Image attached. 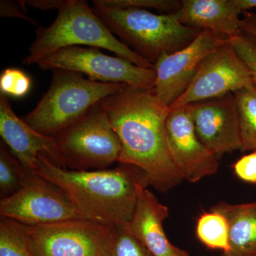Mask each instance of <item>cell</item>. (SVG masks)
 I'll use <instances>...</instances> for the list:
<instances>
[{"mask_svg": "<svg viewBox=\"0 0 256 256\" xmlns=\"http://www.w3.org/2000/svg\"><path fill=\"white\" fill-rule=\"evenodd\" d=\"M122 144L118 162L137 166L160 192L183 178L170 154L166 122L170 108L151 90L126 87L101 101Z\"/></svg>", "mask_w": 256, "mask_h": 256, "instance_id": "cell-1", "label": "cell"}, {"mask_svg": "<svg viewBox=\"0 0 256 256\" xmlns=\"http://www.w3.org/2000/svg\"><path fill=\"white\" fill-rule=\"evenodd\" d=\"M35 173L60 188L84 216L112 226L130 223L138 188L150 185L146 173L130 164L77 171L60 168L40 156Z\"/></svg>", "mask_w": 256, "mask_h": 256, "instance_id": "cell-2", "label": "cell"}, {"mask_svg": "<svg viewBox=\"0 0 256 256\" xmlns=\"http://www.w3.org/2000/svg\"><path fill=\"white\" fill-rule=\"evenodd\" d=\"M104 48L118 56L130 60L144 68L154 65L131 50L114 36L104 22L82 0H67L58 10L54 22L48 26H38L36 38L24 58L25 65L36 64L46 56L70 46Z\"/></svg>", "mask_w": 256, "mask_h": 256, "instance_id": "cell-3", "label": "cell"}, {"mask_svg": "<svg viewBox=\"0 0 256 256\" xmlns=\"http://www.w3.org/2000/svg\"><path fill=\"white\" fill-rule=\"evenodd\" d=\"M95 14L126 46L154 65L162 56L182 50L202 30L180 22L178 13L156 14L146 10L107 6L94 0Z\"/></svg>", "mask_w": 256, "mask_h": 256, "instance_id": "cell-4", "label": "cell"}, {"mask_svg": "<svg viewBox=\"0 0 256 256\" xmlns=\"http://www.w3.org/2000/svg\"><path fill=\"white\" fill-rule=\"evenodd\" d=\"M48 90L22 120L38 132L56 138L96 104L127 87L84 78L66 70L52 72Z\"/></svg>", "mask_w": 256, "mask_h": 256, "instance_id": "cell-5", "label": "cell"}, {"mask_svg": "<svg viewBox=\"0 0 256 256\" xmlns=\"http://www.w3.org/2000/svg\"><path fill=\"white\" fill-rule=\"evenodd\" d=\"M55 138L64 166L72 170L107 169L118 162L122 151L118 136L101 102Z\"/></svg>", "mask_w": 256, "mask_h": 256, "instance_id": "cell-6", "label": "cell"}, {"mask_svg": "<svg viewBox=\"0 0 256 256\" xmlns=\"http://www.w3.org/2000/svg\"><path fill=\"white\" fill-rule=\"evenodd\" d=\"M36 65L42 70H70L86 74L96 82L143 90H151L156 79L154 68L139 66L118 56H110L95 47L62 48L44 57Z\"/></svg>", "mask_w": 256, "mask_h": 256, "instance_id": "cell-7", "label": "cell"}, {"mask_svg": "<svg viewBox=\"0 0 256 256\" xmlns=\"http://www.w3.org/2000/svg\"><path fill=\"white\" fill-rule=\"evenodd\" d=\"M23 226L34 256L110 255L114 233L112 226L89 220Z\"/></svg>", "mask_w": 256, "mask_h": 256, "instance_id": "cell-8", "label": "cell"}, {"mask_svg": "<svg viewBox=\"0 0 256 256\" xmlns=\"http://www.w3.org/2000/svg\"><path fill=\"white\" fill-rule=\"evenodd\" d=\"M0 215L28 226L88 220L60 188L35 172L28 173L20 191L1 200Z\"/></svg>", "mask_w": 256, "mask_h": 256, "instance_id": "cell-9", "label": "cell"}, {"mask_svg": "<svg viewBox=\"0 0 256 256\" xmlns=\"http://www.w3.org/2000/svg\"><path fill=\"white\" fill-rule=\"evenodd\" d=\"M252 84L250 70L228 40L202 62L188 89L170 108L234 94Z\"/></svg>", "mask_w": 256, "mask_h": 256, "instance_id": "cell-10", "label": "cell"}, {"mask_svg": "<svg viewBox=\"0 0 256 256\" xmlns=\"http://www.w3.org/2000/svg\"><path fill=\"white\" fill-rule=\"evenodd\" d=\"M208 30H202L182 50L164 54L154 64L156 79L152 92L170 107L188 89L204 60L228 41Z\"/></svg>", "mask_w": 256, "mask_h": 256, "instance_id": "cell-11", "label": "cell"}, {"mask_svg": "<svg viewBox=\"0 0 256 256\" xmlns=\"http://www.w3.org/2000/svg\"><path fill=\"white\" fill-rule=\"evenodd\" d=\"M186 106L198 139L218 159L240 150V120L234 94Z\"/></svg>", "mask_w": 256, "mask_h": 256, "instance_id": "cell-12", "label": "cell"}, {"mask_svg": "<svg viewBox=\"0 0 256 256\" xmlns=\"http://www.w3.org/2000/svg\"><path fill=\"white\" fill-rule=\"evenodd\" d=\"M166 128L170 154L183 180L195 183L216 172L218 158L198 139L188 106L170 108Z\"/></svg>", "mask_w": 256, "mask_h": 256, "instance_id": "cell-13", "label": "cell"}, {"mask_svg": "<svg viewBox=\"0 0 256 256\" xmlns=\"http://www.w3.org/2000/svg\"><path fill=\"white\" fill-rule=\"evenodd\" d=\"M0 136L2 141L28 171L35 172L40 156L66 169L55 138L45 136L28 126L12 110L6 96L0 94Z\"/></svg>", "mask_w": 256, "mask_h": 256, "instance_id": "cell-14", "label": "cell"}, {"mask_svg": "<svg viewBox=\"0 0 256 256\" xmlns=\"http://www.w3.org/2000/svg\"><path fill=\"white\" fill-rule=\"evenodd\" d=\"M169 214L168 207L146 186L138 188L137 202L129 228L152 256H176L182 250L170 242L165 234L163 224Z\"/></svg>", "mask_w": 256, "mask_h": 256, "instance_id": "cell-15", "label": "cell"}, {"mask_svg": "<svg viewBox=\"0 0 256 256\" xmlns=\"http://www.w3.org/2000/svg\"><path fill=\"white\" fill-rule=\"evenodd\" d=\"M178 13L183 24L228 40L242 32L238 0H182Z\"/></svg>", "mask_w": 256, "mask_h": 256, "instance_id": "cell-16", "label": "cell"}, {"mask_svg": "<svg viewBox=\"0 0 256 256\" xmlns=\"http://www.w3.org/2000/svg\"><path fill=\"white\" fill-rule=\"evenodd\" d=\"M212 210L228 220L230 249L222 256H256V202L238 204L220 202Z\"/></svg>", "mask_w": 256, "mask_h": 256, "instance_id": "cell-17", "label": "cell"}, {"mask_svg": "<svg viewBox=\"0 0 256 256\" xmlns=\"http://www.w3.org/2000/svg\"><path fill=\"white\" fill-rule=\"evenodd\" d=\"M196 234L208 248L222 250V254L230 249L228 220L220 212L210 210L202 214L196 222Z\"/></svg>", "mask_w": 256, "mask_h": 256, "instance_id": "cell-18", "label": "cell"}, {"mask_svg": "<svg viewBox=\"0 0 256 256\" xmlns=\"http://www.w3.org/2000/svg\"><path fill=\"white\" fill-rule=\"evenodd\" d=\"M240 120L242 151L256 150V86L252 84L234 92Z\"/></svg>", "mask_w": 256, "mask_h": 256, "instance_id": "cell-19", "label": "cell"}, {"mask_svg": "<svg viewBox=\"0 0 256 256\" xmlns=\"http://www.w3.org/2000/svg\"><path fill=\"white\" fill-rule=\"evenodd\" d=\"M6 144H0V196L1 200L14 194L22 188L28 173Z\"/></svg>", "mask_w": 256, "mask_h": 256, "instance_id": "cell-20", "label": "cell"}, {"mask_svg": "<svg viewBox=\"0 0 256 256\" xmlns=\"http://www.w3.org/2000/svg\"><path fill=\"white\" fill-rule=\"evenodd\" d=\"M0 256H34L22 224L1 217Z\"/></svg>", "mask_w": 256, "mask_h": 256, "instance_id": "cell-21", "label": "cell"}, {"mask_svg": "<svg viewBox=\"0 0 256 256\" xmlns=\"http://www.w3.org/2000/svg\"><path fill=\"white\" fill-rule=\"evenodd\" d=\"M110 256H152L130 232L129 224L114 226Z\"/></svg>", "mask_w": 256, "mask_h": 256, "instance_id": "cell-22", "label": "cell"}, {"mask_svg": "<svg viewBox=\"0 0 256 256\" xmlns=\"http://www.w3.org/2000/svg\"><path fill=\"white\" fill-rule=\"evenodd\" d=\"M31 87V78L20 69L6 68L0 75V94L8 97L22 98L28 94Z\"/></svg>", "mask_w": 256, "mask_h": 256, "instance_id": "cell-23", "label": "cell"}, {"mask_svg": "<svg viewBox=\"0 0 256 256\" xmlns=\"http://www.w3.org/2000/svg\"><path fill=\"white\" fill-rule=\"evenodd\" d=\"M107 6L118 8L154 9L164 14H174L181 8L182 1L178 0H101Z\"/></svg>", "mask_w": 256, "mask_h": 256, "instance_id": "cell-24", "label": "cell"}, {"mask_svg": "<svg viewBox=\"0 0 256 256\" xmlns=\"http://www.w3.org/2000/svg\"><path fill=\"white\" fill-rule=\"evenodd\" d=\"M229 40L237 54L250 70L252 80L256 86V38L242 31Z\"/></svg>", "mask_w": 256, "mask_h": 256, "instance_id": "cell-25", "label": "cell"}, {"mask_svg": "<svg viewBox=\"0 0 256 256\" xmlns=\"http://www.w3.org/2000/svg\"><path fill=\"white\" fill-rule=\"evenodd\" d=\"M233 169L237 178L242 181L256 184V150L237 160Z\"/></svg>", "mask_w": 256, "mask_h": 256, "instance_id": "cell-26", "label": "cell"}, {"mask_svg": "<svg viewBox=\"0 0 256 256\" xmlns=\"http://www.w3.org/2000/svg\"><path fill=\"white\" fill-rule=\"evenodd\" d=\"M0 16L2 18H22L32 24H36L34 20L26 14V11L23 9L20 3H15L14 2L6 0H2L0 2Z\"/></svg>", "mask_w": 256, "mask_h": 256, "instance_id": "cell-27", "label": "cell"}, {"mask_svg": "<svg viewBox=\"0 0 256 256\" xmlns=\"http://www.w3.org/2000/svg\"><path fill=\"white\" fill-rule=\"evenodd\" d=\"M67 0H21L18 1L25 11L26 6H32L36 10H60L66 2Z\"/></svg>", "mask_w": 256, "mask_h": 256, "instance_id": "cell-28", "label": "cell"}, {"mask_svg": "<svg viewBox=\"0 0 256 256\" xmlns=\"http://www.w3.org/2000/svg\"><path fill=\"white\" fill-rule=\"evenodd\" d=\"M244 18H242L240 30L256 38V13L244 12Z\"/></svg>", "mask_w": 256, "mask_h": 256, "instance_id": "cell-29", "label": "cell"}, {"mask_svg": "<svg viewBox=\"0 0 256 256\" xmlns=\"http://www.w3.org/2000/svg\"><path fill=\"white\" fill-rule=\"evenodd\" d=\"M242 12L248 10L256 8V0H238Z\"/></svg>", "mask_w": 256, "mask_h": 256, "instance_id": "cell-30", "label": "cell"}, {"mask_svg": "<svg viewBox=\"0 0 256 256\" xmlns=\"http://www.w3.org/2000/svg\"><path fill=\"white\" fill-rule=\"evenodd\" d=\"M176 256H190V254H188V252H186V250H182V249L181 252H180V254H178V255H176Z\"/></svg>", "mask_w": 256, "mask_h": 256, "instance_id": "cell-31", "label": "cell"}]
</instances>
